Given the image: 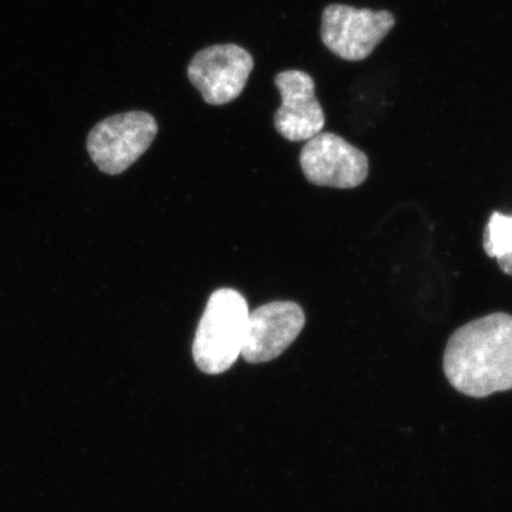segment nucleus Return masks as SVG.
Masks as SVG:
<instances>
[{
    "mask_svg": "<svg viewBox=\"0 0 512 512\" xmlns=\"http://www.w3.org/2000/svg\"><path fill=\"white\" fill-rule=\"evenodd\" d=\"M443 367L451 386L466 396L483 399L512 390V316L493 313L457 329Z\"/></svg>",
    "mask_w": 512,
    "mask_h": 512,
    "instance_id": "f257e3e1",
    "label": "nucleus"
},
{
    "mask_svg": "<svg viewBox=\"0 0 512 512\" xmlns=\"http://www.w3.org/2000/svg\"><path fill=\"white\" fill-rule=\"evenodd\" d=\"M248 318V302L241 293L229 288L212 293L192 345L201 372L221 375L231 369L244 348Z\"/></svg>",
    "mask_w": 512,
    "mask_h": 512,
    "instance_id": "f03ea898",
    "label": "nucleus"
},
{
    "mask_svg": "<svg viewBox=\"0 0 512 512\" xmlns=\"http://www.w3.org/2000/svg\"><path fill=\"white\" fill-rule=\"evenodd\" d=\"M157 133L158 124L151 114L128 111L100 121L90 131L87 150L103 173L121 174L146 153Z\"/></svg>",
    "mask_w": 512,
    "mask_h": 512,
    "instance_id": "7ed1b4c3",
    "label": "nucleus"
},
{
    "mask_svg": "<svg viewBox=\"0 0 512 512\" xmlns=\"http://www.w3.org/2000/svg\"><path fill=\"white\" fill-rule=\"evenodd\" d=\"M396 19L387 10L356 9L330 5L322 16V42L330 52L349 62L372 55L376 46L389 35Z\"/></svg>",
    "mask_w": 512,
    "mask_h": 512,
    "instance_id": "20e7f679",
    "label": "nucleus"
},
{
    "mask_svg": "<svg viewBox=\"0 0 512 512\" xmlns=\"http://www.w3.org/2000/svg\"><path fill=\"white\" fill-rule=\"evenodd\" d=\"M254 69V59L237 45H215L201 50L188 66V79L212 106L241 96Z\"/></svg>",
    "mask_w": 512,
    "mask_h": 512,
    "instance_id": "39448f33",
    "label": "nucleus"
},
{
    "mask_svg": "<svg viewBox=\"0 0 512 512\" xmlns=\"http://www.w3.org/2000/svg\"><path fill=\"white\" fill-rule=\"evenodd\" d=\"M301 167L305 177L319 187L355 188L369 174L366 154L332 133H319L308 140Z\"/></svg>",
    "mask_w": 512,
    "mask_h": 512,
    "instance_id": "423d86ee",
    "label": "nucleus"
},
{
    "mask_svg": "<svg viewBox=\"0 0 512 512\" xmlns=\"http://www.w3.org/2000/svg\"><path fill=\"white\" fill-rule=\"evenodd\" d=\"M305 326V313L295 302L266 303L249 312L241 356L248 363L271 362L295 342Z\"/></svg>",
    "mask_w": 512,
    "mask_h": 512,
    "instance_id": "0eeeda50",
    "label": "nucleus"
},
{
    "mask_svg": "<svg viewBox=\"0 0 512 512\" xmlns=\"http://www.w3.org/2000/svg\"><path fill=\"white\" fill-rule=\"evenodd\" d=\"M282 104L275 113V128L289 141H308L322 133L325 114L316 99L315 82L301 70H286L275 77Z\"/></svg>",
    "mask_w": 512,
    "mask_h": 512,
    "instance_id": "6e6552de",
    "label": "nucleus"
},
{
    "mask_svg": "<svg viewBox=\"0 0 512 512\" xmlns=\"http://www.w3.org/2000/svg\"><path fill=\"white\" fill-rule=\"evenodd\" d=\"M484 251L504 274L512 275V215L494 212L484 231Z\"/></svg>",
    "mask_w": 512,
    "mask_h": 512,
    "instance_id": "1a4fd4ad",
    "label": "nucleus"
}]
</instances>
